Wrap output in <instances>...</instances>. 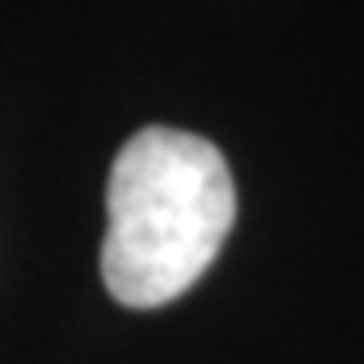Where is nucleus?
<instances>
[{
  "label": "nucleus",
  "instance_id": "f257e3e1",
  "mask_svg": "<svg viewBox=\"0 0 364 364\" xmlns=\"http://www.w3.org/2000/svg\"><path fill=\"white\" fill-rule=\"evenodd\" d=\"M237 215L224 154L193 132L145 127L106 185L101 277L123 307H163L215 264Z\"/></svg>",
  "mask_w": 364,
  "mask_h": 364
}]
</instances>
